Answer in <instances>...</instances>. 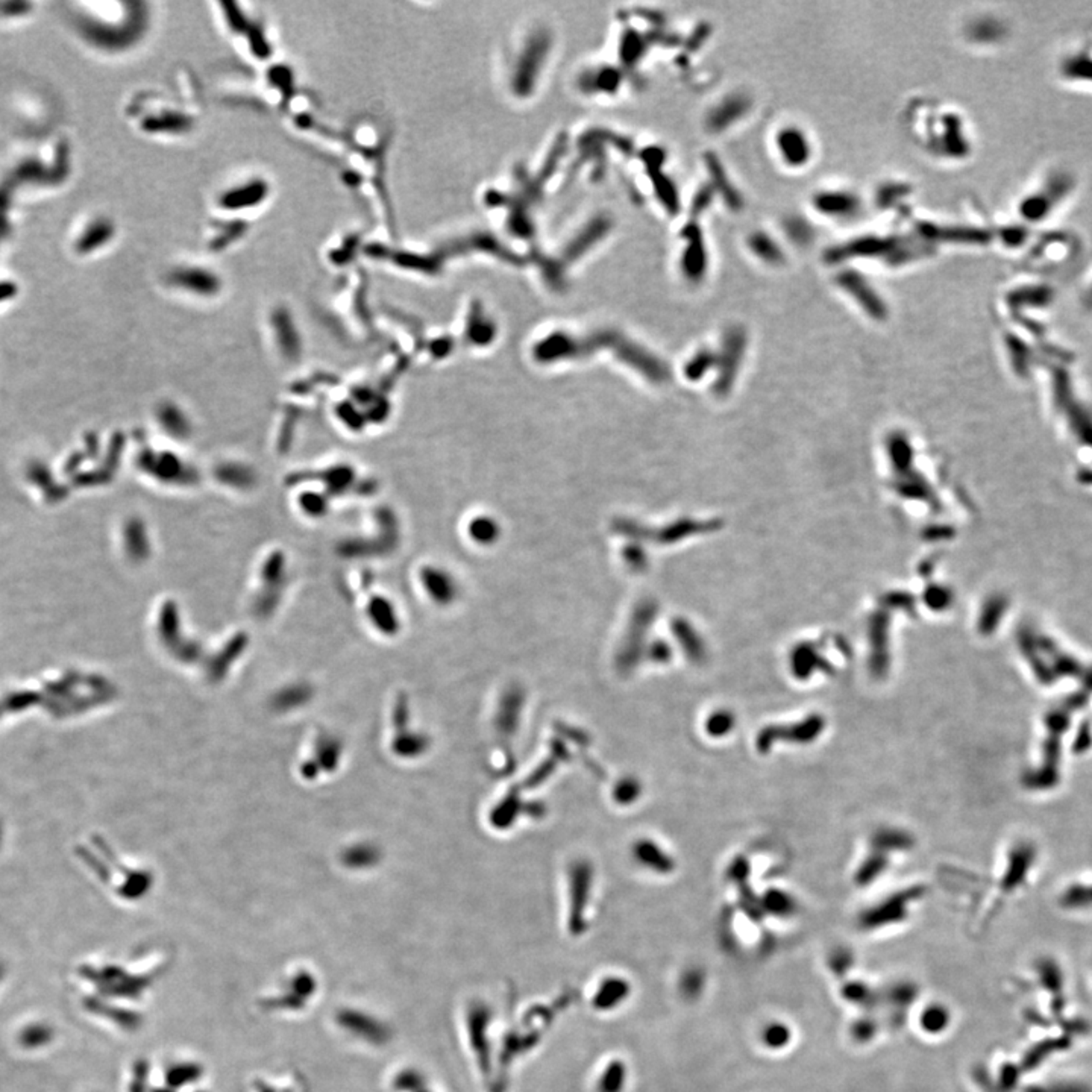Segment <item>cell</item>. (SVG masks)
I'll use <instances>...</instances> for the list:
<instances>
[{"mask_svg":"<svg viewBox=\"0 0 1092 1092\" xmlns=\"http://www.w3.org/2000/svg\"><path fill=\"white\" fill-rule=\"evenodd\" d=\"M337 1023L340 1024L344 1029L359 1036L361 1039H366L372 1044H382L389 1038L387 1029L381 1023L375 1021L374 1018L361 1014L357 1010L351 1009H344L337 1014Z\"/></svg>","mask_w":1092,"mask_h":1092,"instance_id":"cell-1","label":"cell"},{"mask_svg":"<svg viewBox=\"0 0 1092 1092\" xmlns=\"http://www.w3.org/2000/svg\"><path fill=\"white\" fill-rule=\"evenodd\" d=\"M823 727H824V719L815 715V716H810L806 721L798 722V724L792 727H786V728L777 727V730H774V728L764 730L762 734L759 736L757 743H759L760 749L764 751V749L771 747L774 738H779V739H787L789 738V739H794V742H800V743L812 742L817 738L818 734L823 732Z\"/></svg>","mask_w":1092,"mask_h":1092,"instance_id":"cell-2","label":"cell"},{"mask_svg":"<svg viewBox=\"0 0 1092 1092\" xmlns=\"http://www.w3.org/2000/svg\"><path fill=\"white\" fill-rule=\"evenodd\" d=\"M777 143H779L780 153L787 164L802 166L809 160L810 146L800 131L795 128L780 131Z\"/></svg>","mask_w":1092,"mask_h":1092,"instance_id":"cell-3","label":"cell"},{"mask_svg":"<svg viewBox=\"0 0 1092 1092\" xmlns=\"http://www.w3.org/2000/svg\"><path fill=\"white\" fill-rule=\"evenodd\" d=\"M633 855L637 862L649 870L669 872L674 868L673 857L665 853L663 848L658 847L653 840H639L634 845Z\"/></svg>","mask_w":1092,"mask_h":1092,"instance_id":"cell-4","label":"cell"},{"mask_svg":"<svg viewBox=\"0 0 1092 1092\" xmlns=\"http://www.w3.org/2000/svg\"><path fill=\"white\" fill-rule=\"evenodd\" d=\"M522 704H524V695H522L519 689L510 690L503 698L501 709H499L497 718V727L501 733L512 734L516 732Z\"/></svg>","mask_w":1092,"mask_h":1092,"instance_id":"cell-5","label":"cell"},{"mask_svg":"<svg viewBox=\"0 0 1092 1092\" xmlns=\"http://www.w3.org/2000/svg\"><path fill=\"white\" fill-rule=\"evenodd\" d=\"M264 193H266V185L264 184L258 183V181H249V184H245L242 187H236L232 190L230 189V190L225 191L222 199H221V204H222L223 208H228V210H231V208H245L248 204L258 202Z\"/></svg>","mask_w":1092,"mask_h":1092,"instance_id":"cell-6","label":"cell"},{"mask_svg":"<svg viewBox=\"0 0 1092 1092\" xmlns=\"http://www.w3.org/2000/svg\"><path fill=\"white\" fill-rule=\"evenodd\" d=\"M817 205L823 213L844 216L851 214L857 206V202L853 196H848L847 193H824L817 199Z\"/></svg>","mask_w":1092,"mask_h":1092,"instance_id":"cell-7","label":"cell"},{"mask_svg":"<svg viewBox=\"0 0 1092 1092\" xmlns=\"http://www.w3.org/2000/svg\"><path fill=\"white\" fill-rule=\"evenodd\" d=\"M791 665H792V673L798 679H807L810 674L819 669L818 668L819 666V658H818V654L813 649L809 648V647H800L792 654Z\"/></svg>","mask_w":1092,"mask_h":1092,"instance_id":"cell-8","label":"cell"},{"mask_svg":"<svg viewBox=\"0 0 1092 1092\" xmlns=\"http://www.w3.org/2000/svg\"><path fill=\"white\" fill-rule=\"evenodd\" d=\"M202 1073H204V1069L198 1063H179V1065H175V1067L168 1069L166 1080H168V1086L172 1089H175V1088H181L185 1084L196 1082L199 1077L202 1076Z\"/></svg>","mask_w":1092,"mask_h":1092,"instance_id":"cell-9","label":"cell"},{"mask_svg":"<svg viewBox=\"0 0 1092 1092\" xmlns=\"http://www.w3.org/2000/svg\"><path fill=\"white\" fill-rule=\"evenodd\" d=\"M173 280H175L176 283L179 284V285L196 287V289H202V290L205 289V284L208 287L216 284V281H214L216 278H214L213 275H210V274L205 272V270H200V269H183V270H178L175 276H173Z\"/></svg>","mask_w":1092,"mask_h":1092,"instance_id":"cell-10","label":"cell"},{"mask_svg":"<svg viewBox=\"0 0 1092 1092\" xmlns=\"http://www.w3.org/2000/svg\"><path fill=\"white\" fill-rule=\"evenodd\" d=\"M734 716L730 711H719L711 715V718L706 722V730L711 736L721 738L726 736L733 730Z\"/></svg>","mask_w":1092,"mask_h":1092,"instance_id":"cell-11","label":"cell"},{"mask_svg":"<svg viewBox=\"0 0 1092 1092\" xmlns=\"http://www.w3.org/2000/svg\"><path fill=\"white\" fill-rule=\"evenodd\" d=\"M316 988H317V985H316L313 976L310 972H306V971H301L291 980L289 993H293L295 997H298L301 1000L306 1001V999H310L313 995Z\"/></svg>","mask_w":1092,"mask_h":1092,"instance_id":"cell-12","label":"cell"},{"mask_svg":"<svg viewBox=\"0 0 1092 1092\" xmlns=\"http://www.w3.org/2000/svg\"><path fill=\"white\" fill-rule=\"evenodd\" d=\"M642 794L641 783L636 779H626L619 781L615 787V800L618 804L626 806L639 798Z\"/></svg>","mask_w":1092,"mask_h":1092,"instance_id":"cell-13","label":"cell"},{"mask_svg":"<svg viewBox=\"0 0 1092 1092\" xmlns=\"http://www.w3.org/2000/svg\"><path fill=\"white\" fill-rule=\"evenodd\" d=\"M1025 1092H1092L1089 1084L1080 1082H1056V1084H1035L1027 1088Z\"/></svg>","mask_w":1092,"mask_h":1092,"instance_id":"cell-14","label":"cell"},{"mask_svg":"<svg viewBox=\"0 0 1092 1092\" xmlns=\"http://www.w3.org/2000/svg\"><path fill=\"white\" fill-rule=\"evenodd\" d=\"M749 243H751V248L759 253V257L764 258V260L779 261L780 257H781L779 249H775V246L772 245L771 238L768 237V236L756 234V236L751 237Z\"/></svg>","mask_w":1092,"mask_h":1092,"instance_id":"cell-15","label":"cell"},{"mask_svg":"<svg viewBox=\"0 0 1092 1092\" xmlns=\"http://www.w3.org/2000/svg\"><path fill=\"white\" fill-rule=\"evenodd\" d=\"M876 845H879L882 850H885L889 845H892V848H909L910 839L904 833L885 830L876 838Z\"/></svg>","mask_w":1092,"mask_h":1092,"instance_id":"cell-16","label":"cell"},{"mask_svg":"<svg viewBox=\"0 0 1092 1092\" xmlns=\"http://www.w3.org/2000/svg\"><path fill=\"white\" fill-rule=\"evenodd\" d=\"M883 866H885V859H883L882 855H876V857L872 855V857H870V859L866 860V863H865V866H863V868H860V872H859V879L860 880L874 879L876 876H879V872L880 871L883 870Z\"/></svg>","mask_w":1092,"mask_h":1092,"instance_id":"cell-17","label":"cell"},{"mask_svg":"<svg viewBox=\"0 0 1092 1092\" xmlns=\"http://www.w3.org/2000/svg\"><path fill=\"white\" fill-rule=\"evenodd\" d=\"M146 1077H147V1063L140 1062L136 1067V1082L132 1084V1092L145 1091L143 1084H145Z\"/></svg>","mask_w":1092,"mask_h":1092,"instance_id":"cell-18","label":"cell"},{"mask_svg":"<svg viewBox=\"0 0 1092 1092\" xmlns=\"http://www.w3.org/2000/svg\"><path fill=\"white\" fill-rule=\"evenodd\" d=\"M649 658L653 662H656V663H666V662L671 660V651L666 645H658L656 648L653 649Z\"/></svg>","mask_w":1092,"mask_h":1092,"instance_id":"cell-19","label":"cell"},{"mask_svg":"<svg viewBox=\"0 0 1092 1092\" xmlns=\"http://www.w3.org/2000/svg\"><path fill=\"white\" fill-rule=\"evenodd\" d=\"M257 1086H258V1089H260V1092H275V1091H272V1089H270V1088H268V1086H264V1084H257Z\"/></svg>","mask_w":1092,"mask_h":1092,"instance_id":"cell-20","label":"cell"},{"mask_svg":"<svg viewBox=\"0 0 1092 1092\" xmlns=\"http://www.w3.org/2000/svg\"><path fill=\"white\" fill-rule=\"evenodd\" d=\"M153 1092H175V1091H173L172 1088H168V1089H157V1091H153Z\"/></svg>","mask_w":1092,"mask_h":1092,"instance_id":"cell-21","label":"cell"}]
</instances>
